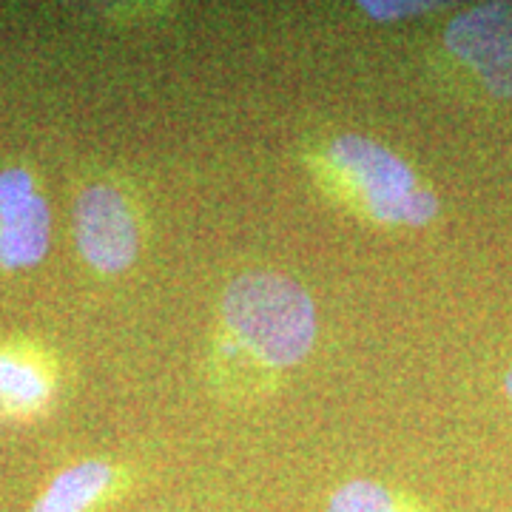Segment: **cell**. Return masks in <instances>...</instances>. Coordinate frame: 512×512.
I'll list each match as a JSON object with an SVG mask.
<instances>
[{"mask_svg":"<svg viewBox=\"0 0 512 512\" xmlns=\"http://www.w3.org/2000/svg\"><path fill=\"white\" fill-rule=\"evenodd\" d=\"M222 311L228 328L268 365H296L316 342L311 296L282 274L256 271L234 279Z\"/></svg>","mask_w":512,"mask_h":512,"instance_id":"1","label":"cell"},{"mask_svg":"<svg viewBox=\"0 0 512 512\" xmlns=\"http://www.w3.org/2000/svg\"><path fill=\"white\" fill-rule=\"evenodd\" d=\"M330 154L359 185L376 220L424 225L439 214L436 197L416 183L413 171L393 151L379 143L359 134H345L333 143Z\"/></svg>","mask_w":512,"mask_h":512,"instance_id":"2","label":"cell"},{"mask_svg":"<svg viewBox=\"0 0 512 512\" xmlns=\"http://www.w3.org/2000/svg\"><path fill=\"white\" fill-rule=\"evenodd\" d=\"M74 231L80 254L100 274H117L128 268L140 248L134 214L123 194L109 185H92L77 197Z\"/></svg>","mask_w":512,"mask_h":512,"instance_id":"3","label":"cell"},{"mask_svg":"<svg viewBox=\"0 0 512 512\" xmlns=\"http://www.w3.org/2000/svg\"><path fill=\"white\" fill-rule=\"evenodd\" d=\"M447 46L470 63L487 89L498 97L512 94V3H484L447 26Z\"/></svg>","mask_w":512,"mask_h":512,"instance_id":"4","label":"cell"},{"mask_svg":"<svg viewBox=\"0 0 512 512\" xmlns=\"http://www.w3.org/2000/svg\"><path fill=\"white\" fill-rule=\"evenodd\" d=\"M52 217L40 194L0 211V265L9 271L32 268L49 251Z\"/></svg>","mask_w":512,"mask_h":512,"instance_id":"5","label":"cell"},{"mask_svg":"<svg viewBox=\"0 0 512 512\" xmlns=\"http://www.w3.org/2000/svg\"><path fill=\"white\" fill-rule=\"evenodd\" d=\"M111 478L114 473L106 461H83L77 467H69L37 498L32 512H89L94 501L106 493Z\"/></svg>","mask_w":512,"mask_h":512,"instance_id":"6","label":"cell"},{"mask_svg":"<svg viewBox=\"0 0 512 512\" xmlns=\"http://www.w3.org/2000/svg\"><path fill=\"white\" fill-rule=\"evenodd\" d=\"M49 399V382L37 367L0 353V410L29 413Z\"/></svg>","mask_w":512,"mask_h":512,"instance_id":"7","label":"cell"},{"mask_svg":"<svg viewBox=\"0 0 512 512\" xmlns=\"http://www.w3.org/2000/svg\"><path fill=\"white\" fill-rule=\"evenodd\" d=\"M328 512H399V507L387 487L359 478L330 495Z\"/></svg>","mask_w":512,"mask_h":512,"instance_id":"8","label":"cell"},{"mask_svg":"<svg viewBox=\"0 0 512 512\" xmlns=\"http://www.w3.org/2000/svg\"><path fill=\"white\" fill-rule=\"evenodd\" d=\"M32 194H35V180H32L29 171H23V168L0 171V211L9 208V205H18Z\"/></svg>","mask_w":512,"mask_h":512,"instance_id":"9","label":"cell"},{"mask_svg":"<svg viewBox=\"0 0 512 512\" xmlns=\"http://www.w3.org/2000/svg\"><path fill=\"white\" fill-rule=\"evenodd\" d=\"M439 3H376V0H365L362 9L367 15L379 20H393V18H407V15H419V12H427V9H436Z\"/></svg>","mask_w":512,"mask_h":512,"instance_id":"10","label":"cell"},{"mask_svg":"<svg viewBox=\"0 0 512 512\" xmlns=\"http://www.w3.org/2000/svg\"><path fill=\"white\" fill-rule=\"evenodd\" d=\"M507 393H510V399H512V367H510V373H507Z\"/></svg>","mask_w":512,"mask_h":512,"instance_id":"11","label":"cell"}]
</instances>
